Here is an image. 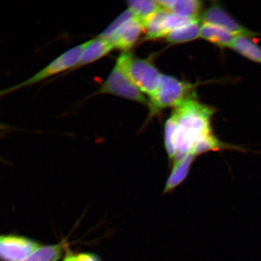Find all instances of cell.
I'll return each instance as SVG.
<instances>
[{
	"label": "cell",
	"instance_id": "cell-1",
	"mask_svg": "<svg viewBox=\"0 0 261 261\" xmlns=\"http://www.w3.org/2000/svg\"><path fill=\"white\" fill-rule=\"evenodd\" d=\"M214 113L213 109L195 98L175 108L165 127V148L172 172L188 175L195 158L203 153L227 149L249 151L243 146L222 142L214 135L211 124Z\"/></svg>",
	"mask_w": 261,
	"mask_h": 261
},
{
	"label": "cell",
	"instance_id": "cell-2",
	"mask_svg": "<svg viewBox=\"0 0 261 261\" xmlns=\"http://www.w3.org/2000/svg\"><path fill=\"white\" fill-rule=\"evenodd\" d=\"M116 63L121 67L142 93L148 94L149 97L155 93L161 74L151 62L137 58L125 51L120 55Z\"/></svg>",
	"mask_w": 261,
	"mask_h": 261
},
{
	"label": "cell",
	"instance_id": "cell-3",
	"mask_svg": "<svg viewBox=\"0 0 261 261\" xmlns=\"http://www.w3.org/2000/svg\"><path fill=\"white\" fill-rule=\"evenodd\" d=\"M194 97L193 86L191 84L161 74L158 89L150 97V109L152 114H155L167 107H177L185 100Z\"/></svg>",
	"mask_w": 261,
	"mask_h": 261
},
{
	"label": "cell",
	"instance_id": "cell-4",
	"mask_svg": "<svg viewBox=\"0 0 261 261\" xmlns=\"http://www.w3.org/2000/svg\"><path fill=\"white\" fill-rule=\"evenodd\" d=\"M87 44L88 41L71 48L51 62L46 67L39 71L34 76L22 82L20 84L16 85L11 89L5 90V93L11 92L12 91L21 89L22 87L32 86V85L40 83L48 77L63 73L64 71L73 70L80 60L82 52L86 48Z\"/></svg>",
	"mask_w": 261,
	"mask_h": 261
},
{
	"label": "cell",
	"instance_id": "cell-5",
	"mask_svg": "<svg viewBox=\"0 0 261 261\" xmlns=\"http://www.w3.org/2000/svg\"><path fill=\"white\" fill-rule=\"evenodd\" d=\"M99 92L114 94L142 103H147L144 94L117 63L105 83L101 87Z\"/></svg>",
	"mask_w": 261,
	"mask_h": 261
},
{
	"label": "cell",
	"instance_id": "cell-6",
	"mask_svg": "<svg viewBox=\"0 0 261 261\" xmlns=\"http://www.w3.org/2000/svg\"><path fill=\"white\" fill-rule=\"evenodd\" d=\"M200 20L203 23L213 24L226 29L236 37H261V33L245 28L219 5L212 6L205 11L200 16Z\"/></svg>",
	"mask_w": 261,
	"mask_h": 261
},
{
	"label": "cell",
	"instance_id": "cell-7",
	"mask_svg": "<svg viewBox=\"0 0 261 261\" xmlns=\"http://www.w3.org/2000/svg\"><path fill=\"white\" fill-rule=\"evenodd\" d=\"M40 246L30 238L13 234L0 236V260L21 261Z\"/></svg>",
	"mask_w": 261,
	"mask_h": 261
},
{
	"label": "cell",
	"instance_id": "cell-8",
	"mask_svg": "<svg viewBox=\"0 0 261 261\" xmlns=\"http://www.w3.org/2000/svg\"><path fill=\"white\" fill-rule=\"evenodd\" d=\"M143 29L141 21L135 16L123 25L108 40L112 42L114 48L126 51L136 43Z\"/></svg>",
	"mask_w": 261,
	"mask_h": 261
},
{
	"label": "cell",
	"instance_id": "cell-9",
	"mask_svg": "<svg viewBox=\"0 0 261 261\" xmlns=\"http://www.w3.org/2000/svg\"><path fill=\"white\" fill-rule=\"evenodd\" d=\"M114 48L112 42L100 37L88 41L87 46L82 52L80 60L73 69L94 63L106 56Z\"/></svg>",
	"mask_w": 261,
	"mask_h": 261
},
{
	"label": "cell",
	"instance_id": "cell-10",
	"mask_svg": "<svg viewBox=\"0 0 261 261\" xmlns=\"http://www.w3.org/2000/svg\"><path fill=\"white\" fill-rule=\"evenodd\" d=\"M169 12L185 18H198L202 3L197 0H165L156 1Z\"/></svg>",
	"mask_w": 261,
	"mask_h": 261
},
{
	"label": "cell",
	"instance_id": "cell-11",
	"mask_svg": "<svg viewBox=\"0 0 261 261\" xmlns=\"http://www.w3.org/2000/svg\"><path fill=\"white\" fill-rule=\"evenodd\" d=\"M200 37L221 48L230 47L236 36L219 26L203 23Z\"/></svg>",
	"mask_w": 261,
	"mask_h": 261
},
{
	"label": "cell",
	"instance_id": "cell-12",
	"mask_svg": "<svg viewBox=\"0 0 261 261\" xmlns=\"http://www.w3.org/2000/svg\"><path fill=\"white\" fill-rule=\"evenodd\" d=\"M230 48L248 60L261 64V47L250 38L236 37Z\"/></svg>",
	"mask_w": 261,
	"mask_h": 261
},
{
	"label": "cell",
	"instance_id": "cell-13",
	"mask_svg": "<svg viewBox=\"0 0 261 261\" xmlns=\"http://www.w3.org/2000/svg\"><path fill=\"white\" fill-rule=\"evenodd\" d=\"M129 9L142 24L162 7L156 1L149 0H130L127 2Z\"/></svg>",
	"mask_w": 261,
	"mask_h": 261
},
{
	"label": "cell",
	"instance_id": "cell-14",
	"mask_svg": "<svg viewBox=\"0 0 261 261\" xmlns=\"http://www.w3.org/2000/svg\"><path fill=\"white\" fill-rule=\"evenodd\" d=\"M169 13L167 10L162 8L143 23V29L146 32L147 39L166 37L163 23Z\"/></svg>",
	"mask_w": 261,
	"mask_h": 261
},
{
	"label": "cell",
	"instance_id": "cell-15",
	"mask_svg": "<svg viewBox=\"0 0 261 261\" xmlns=\"http://www.w3.org/2000/svg\"><path fill=\"white\" fill-rule=\"evenodd\" d=\"M200 20L192 22L184 27L169 32L166 40L172 44L181 43L195 40L200 37Z\"/></svg>",
	"mask_w": 261,
	"mask_h": 261
},
{
	"label": "cell",
	"instance_id": "cell-16",
	"mask_svg": "<svg viewBox=\"0 0 261 261\" xmlns=\"http://www.w3.org/2000/svg\"><path fill=\"white\" fill-rule=\"evenodd\" d=\"M65 243L40 247L21 261H58L63 255Z\"/></svg>",
	"mask_w": 261,
	"mask_h": 261
},
{
	"label": "cell",
	"instance_id": "cell-17",
	"mask_svg": "<svg viewBox=\"0 0 261 261\" xmlns=\"http://www.w3.org/2000/svg\"><path fill=\"white\" fill-rule=\"evenodd\" d=\"M198 20H200V18H185L169 12L165 19L164 23H163L166 37L169 32Z\"/></svg>",
	"mask_w": 261,
	"mask_h": 261
},
{
	"label": "cell",
	"instance_id": "cell-18",
	"mask_svg": "<svg viewBox=\"0 0 261 261\" xmlns=\"http://www.w3.org/2000/svg\"><path fill=\"white\" fill-rule=\"evenodd\" d=\"M135 17L134 13L130 9L122 13L108 27L99 37L109 40L113 35L126 22Z\"/></svg>",
	"mask_w": 261,
	"mask_h": 261
},
{
	"label": "cell",
	"instance_id": "cell-19",
	"mask_svg": "<svg viewBox=\"0 0 261 261\" xmlns=\"http://www.w3.org/2000/svg\"><path fill=\"white\" fill-rule=\"evenodd\" d=\"M63 261H100L95 254L90 253H73L67 251Z\"/></svg>",
	"mask_w": 261,
	"mask_h": 261
}]
</instances>
